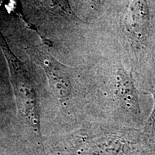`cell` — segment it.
<instances>
[{"label": "cell", "mask_w": 155, "mask_h": 155, "mask_svg": "<svg viewBox=\"0 0 155 155\" xmlns=\"http://www.w3.org/2000/svg\"><path fill=\"white\" fill-rule=\"evenodd\" d=\"M71 135L77 155H155V144L142 130L91 125Z\"/></svg>", "instance_id": "cell-1"}, {"label": "cell", "mask_w": 155, "mask_h": 155, "mask_svg": "<svg viewBox=\"0 0 155 155\" xmlns=\"http://www.w3.org/2000/svg\"><path fill=\"white\" fill-rule=\"evenodd\" d=\"M32 53L45 71L50 85L60 101L66 104L74 95L76 96V73L74 74L72 68L38 50L35 49Z\"/></svg>", "instance_id": "cell-2"}, {"label": "cell", "mask_w": 155, "mask_h": 155, "mask_svg": "<svg viewBox=\"0 0 155 155\" xmlns=\"http://www.w3.org/2000/svg\"><path fill=\"white\" fill-rule=\"evenodd\" d=\"M112 87L116 101L122 109L129 115L141 120L142 111L138 90L131 75L123 66L114 71Z\"/></svg>", "instance_id": "cell-3"}, {"label": "cell", "mask_w": 155, "mask_h": 155, "mask_svg": "<svg viewBox=\"0 0 155 155\" xmlns=\"http://www.w3.org/2000/svg\"><path fill=\"white\" fill-rule=\"evenodd\" d=\"M125 28L139 47H147L151 32V17L146 0H133L125 17Z\"/></svg>", "instance_id": "cell-4"}, {"label": "cell", "mask_w": 155, "mask_h": 155, "mask_svg": "<svg viewBox=\"0 0 155 155\" xmlns=\"http://www.w3.org/2000/svg\"><path fill=\"white\" fill-rule=\"evenodd\" d=\"M38 8L54 15L67 17L79 20L71 9L68 0H30Z\"/></svg>", "instance_id": "cell-5"}, {"label": "cell", "mask_w": 155, "mask_h": 155, "mask_svg": "<svg viewBox=\"0 0 155 155\" xmlns=\"http://www.w3.org/2000/svg\"><path fill=\"white\" fill-rule=\"evenodd\" d=\"M149 81L150 92L152 96L153 106L150 116L145 121L142 131L151 141L155 143V68L151 72V74L149 75Z\"/></svg>", "instance_id": "cell-6"}, {"label": "cell", "mask_w": 155, "mask_h": 155, "mask_svg": "<svg viewBox=\"0 0 155 155\" xmlns=\"http://www.w3.org/2000/svg\"><path fill=\"white\" fill-rule=\"evenodd\" d=\"M101 0H89V2H90L92 8H96L97 6L101 3Z\"/></svg>", "instance_id": "cell-7"}]
</instances>
